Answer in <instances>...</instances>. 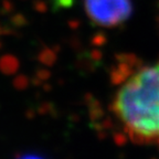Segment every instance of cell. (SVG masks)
I'll return each instance as SVG.
<instances>
[{
  "label": "cell",
  "instance_id": "1",
  "mask_svg": "<svg viewBox=\"0 0 159 159\" xmlns=\"http://www.w3.org/2000/svg\"><path fill=\"white\" fill-rule=\"evenodd\" d=\"M114 109L133 139L159 144V63L126 80L116 93Z\"/></svg>",
  "mask_w": 159,
  "mask_h": 159
},
{
  "label": "cell",
  "instance_id": "2",
  "mask_svg": "<svg viewBox=\"0 0 159 159\" xmlns=\"http://www.w3.org/2000/svg\"><path fill=\"white\" fill-rule=\"evenodd\" d=\"M84 5L89 18L99 27L122 25L133 11L130 0H84Z\"/></svg>",
  "mask_w": 159,
  "mask_h": 159
},
{
  "label": "cell",
  "instance_id": "3",
  "mask_svg": "<svg viewBox=\"0 0 159 159\" xmlns=\"http://www.w3.org/2000/svg\"><path fill=\"white\" fill-rule=\"evenodd\" d=\"M23 159H39V158H35V157H27V158H23Z\"/></svg>",
  "mask_w": 159,
  "mask_h": 159
}]
</instances>
